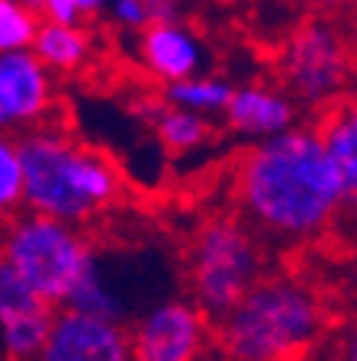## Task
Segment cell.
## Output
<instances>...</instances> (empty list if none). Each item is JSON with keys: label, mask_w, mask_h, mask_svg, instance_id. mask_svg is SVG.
I'll list each match as a JSON object with an SVG mask.
<instances>
[{"label": "cell", "mask_w": 357, "mask_h": 361, "mask_svg": "<svg viewBox=\"0 0 357 361\" xmlns=\"http://www.w3.org/2000/svg\"><path fill=\"white\" fill-rule=\"evenodd\" d=\"M238 200L264 233L313 239L335 219L348 197L319 135L287 129L242 158Z\"/></svg>", "instance_id": "6da1fadb"}, {"label": "cell", "mask_w": 357, "mask_h": 361, "mask_svg": "<svg viewBox=\"0 0 357 361\" xmlns=\"http://www.w3.org/2000/svg\"><path fill=\"white\" fill-rule=\"evenodd\" d=\"M23 168V203L36 216L84 223L119 197V171L106 155L75 145L68 135L39 129L16 142Z\"/></svg>", "instance_id": "7a4b0ae2"}, {"label": "cell", "mask_w": 357, "mask_h": 361, "mask_svg": "<svg viewBox=\"0 0 357 361\" xmlns=\"http://www.w3.org/2000/svg\"><path fill=\"white\" fill-rule=\"evenodd\" d=\"M325 323L309 284L296 278H261L219 319L216 342L229 361H296Z\"/></svg>", "instance_id": "3957f363"}, {"label": "cell", "mask_w": 357, "mask_h": 361, "mask_svg": "<svg viewBox=\"0 0 357 361\" xmlns=\"http://www.w3.org/2000/svg\"><path fill=\"white\" fill-rule=\"evenodd\" d=\"M0 258L45 307H58L84 278L94 248L75 226L49 216H20L0 239Z\"/></svg>", "instance_id": "277c9868"}, {"label": "cell", "mask_w": 357, "mask_h": 361, "mask_svg": "<svg viewBox=\"0 0 357 361\" xmlns=\"http://www.w3.org/2000/svg\"><path fill=\"white\" fill-rule=\"evenodd\" d=\"M264 262L254 245L251 233L242 223L216 219L200 229L194 248H190V290L194 307L206 319H223L264 274Z\"/></svg>", "instance_id": "5b68a950"}, {"label": "cell", "mask_w": 357, "mask_h": 361, "mask_svg": "<svg viewBox=\"0 0 357 361\" xmlns=\"http://www.w3.org/2000/svg\"><path fill=\"white\" fill-rule=\"evenodd\" d=\"M283 78L306 104H322L342 94L348 81V45L338 26L328 20H309L299 26L287 45Z\"/></svg>", "instance_id": "8992f818"}, {"label": "cell", "mask_w": 357, "mask_h": 361, "mask_svg": "<svg viewBox=\"0 0 357 361\" xmlns=\"http://www.w3.org/2000/svg\"><path fill=\"white\" fill-rule=\"evenodd\" d=\"M132 361H203L209 348L206 316L190 300H161L129 329Z\"/></svg>", "instance_id": "52a82bcc"}, {"label": "cell", "mask_w": 357, "mask_h": 361, "mask_svg": "<svg viewBox=\"0 0 357 361\" xmlns=\"http://www.w3.org/2000/svg\"><path fill=\"white\" fill-rule=\"evenodd\" d=\"M36 361H132L129 329L119 323L61 310L52 316L49 336Z\"/></svg>", "instance_id": "ba28073f"}, {"label": "cell", "mask_w": 357, "mask_h": 361, "mask_svg": "<svg viewBox=\"0 0 357 361\" xmlns=\"http://www.w3.org/2000/svg\"><path fill=\"white\" fill-rule=\"evenodd\" d=\"M52 104V81L39 59L26 52H0V133L32 123Z\"/></svg>", "instance_id": "9c48e42d"}, {"label": "cell", "mask_w": 357, "mask_h": 361, "mask_svg": "<svg viewBox=\"0 0 357 361\" xmlns=\"http://www.w3.org/2000/svg\"><path fill=\"white\" fill-rule=\"evenodd\" d=\"M139 55L155 78L168 84L196 78L203 68V42L194 30L180 23H161V26H145L139 42Z\"/></svg>", "instance_id": "30bf717a"}, {"label": "cell", "mask_w": 357, "mask_h": 361, "mask_svg": "<svg viewBox=\"0 0 357 361\" xmlns=\"http://www.w3.org/2000/svg\"><path fill=\"white\" fill-rule=\"evenodd\" d=\"M225 116H229V126L238 129V133L274 139V135L287 133L293 126L296 110L277 90L242 87V90H232V100L225 104Z\"/></svg>", "instance_id": "8fae6325"}, {"label": "cell", "mask_w": 357, "mask_h": 361, "mask_svg": "<svg viewBox=\"0 0 357 361\" xmlns=\"http://www.w3.org/2000/svg\"><path fill=\"white\" fill-rule=\"evenodd\" d=\"M315 135H319L328 161L335 165L338 178H342L344 197H348V203H351L354 200V190H357V116H354V106L338 104L335 110L322 120V129Z\"/></svg>", "instance_id": "7c38bea8"}, {"label": "cell", "mask_w": 357, "mask_h": 361, "mask_svg": "<svg viewBox=\"0 0 357 361\" xmlns=\"http://www.w3.org/2000/svg\"><path fill=\"white\" fill-rule=\"evenodd\" d=\"M87 36L77 26H61V23H39L36 36H32V55L39 65L58 68V71H71L87 59Z\"/></svg>", "instance_id": "4fadbf2b"}, {"label": "cell", "mask_w": 357, "mask_h": 361, "mask_svg": "<svg viewBox=\"0 0 357 361\" xmlns=\"http://www.w3.org/2000/svg\"><path fill=\"white\" fill-rule=\"evenodd\" d=\"M168 100L177 110L187 113H216L225 110V104L232 100V84L223 78H187V81L168 84Z\"/></svg>", "instance_id": "5bb4252c"}, {"label": "cell", "mask_w": 357, "mask_h": 361, "mask_svg": "<svg viewBox=\"0 0 357 361\" xmlns=\"http://www.w3.org/2000/svg\"><path fill=\"white\" fill-rule=\"evenodd\" d=\"M155 126H158V135L161 142L168 145L171 152H190L203 142L209 135V126L203 116L196 113H187V110H161L155 116Z\"/></svg>", "instance_id": "9a60e30c"}, {"label": "cell", "mask_w": 357, "mask_h": 361, "mask_svg": "<svg viewBox=\"0 0 357 361\" xmlns=\"http://www.w3.org/2000/svg\"><path fill=\"white\" fill-rule=\"evenodd\" d=\"M39 23L20 0H0V52H26Z\"/></svg>", "instance_id": "2e32d148"}, {"label": "cell", "mask_w": 357, "mask_h": 361, "mask_svg": "<svg viewBox=\"0 0 357 361\" xmlns=\"http://www.w3.org/2000/svg\"><path fill=\"white\" fill-rule=\"evenodd\" d=\"M23 203V168H20V152L16 142L0 135V219H7L16 213Z\"/></svg>", "instance_id": "e0dca14e"}, {"label": "cell", "mask_w": 357, "mask_h": 361, "mask_svg": "<svg viewBox=\"0 0 357 361\" xmlns=\"http://www.w3.org/2000/svg\"><path fill=\"white\" fill-rule=\"evenodd\" d=\"M36 307H45V303H39L36 297L23 287V281L13 274V268L0 258V332L7 329L10 323H16L20 316L32 313Z\"/></svg>", "instance_id": "ac0fdd59"}, {"label": "cell", "mask_w": 357, "mask_h": 361, "mask_svg": "<svg viewBox=\"0 0 357 361\" xmlns=\"http://www.w3.org/2000/svg\"><path fill=\"white\" fill-rule=\"evenodd\" d=\"M42 13L49 16L45 23H61V26H75L81 10H77V0H39Z\"/></svg>", "instance_id": "d6986e66"}, {"label": "cell", "mask_w": 357, "mask_h": 361, "mask_svg": "<svg viewBox=\"0 0 357 361\" xmlns=\"http://www.w3.org/2000/svg\"><path fill=\"white\" fill-rule=\"evenodd\" d=\"M113 16L129 30H145V0H113Z\"/></svg>", "instance_id": "ffe728a7"}, {"label": "cell", "mask_w": 357, "mask_h": 361, "mask_svg": "<svg viewBox=\"0 0 357 361\" xmlns=\"http://www.w3.org/2000/svg\"><path fill=\"white\" fill-rule=\"evenodd\" d=\"M161 23H180L177 0H145V26H161Z\"/></svg>", "instance_id": "44dd1931"}, {"label": "cell", "mask_w": 357, "mask_h": 361, "mask_svg": "<svg viewBox=\"0 0 357 361\" xmlns=\"http://www.w3.org/2000/svg\"><path fill=\"white\" fill-rule=\"evenodd\" d=\"M104 4L106 0H77V10H81V13H94V10H100Z\"/></svg>", "instance_id": "7402d4cb"}, {"label": "cell", "mask_w": 357, "mask_h": 361, "mask_svg": "<svg viewBox=\"0 0 357 361\" xmlns=\"http://www.w3.org/2000/svg\"><path fill=\"white\" fill-rule=\"evenodd\" d=\"M313 4H319V7H342L348 0H313Z\"/></svg>", "instance_id": "603a6c76"}, {"label": "cell", "mask_w": 357, "mask_h": 361, "mask_svg": "<svg viewBox=\"0 0 357 361\" xmlns=\"http://www.w3.org/2000/svg\"><path fill=\"white\" fill-rule=\"evenodd\" d=\"M180 4V0H177ZM187 4H216V0H187Z\"/></svg>", "instance_id": "cb8c5ba5"}]
</instances>
